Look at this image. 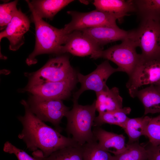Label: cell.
Instances as JSON below:
<instances>
[{"mask_svg":"<svg viewBox=\"0 0 160 160\" xmlns=\"http://www.w3.org/2000/svg\"><path fill=\"white\" fill-rule=\"evenodd\" d=\"M21 103L25 112L17 118L23 126L18 137L29 150H39L43 156L47 157L62 148L78 144L71 137L63 136L39 119L31 111L27 101L23 100Z\"/></svg>","mask_w":160,"mask_h":160,"instance_id":"obj_1","label":"cell"},{"mask_svg":"<svg viewBox=\"0 0 160 160\" xmlns=\"http://www.w3.org/2000/svg\"><path fill=\"white\" fill-rule=\"evenodd\" d=\"M31 17L35 26L36 43L33 52L26 59V63L30 65L37 62L36 57L45 54L60 55L62 46L69 34L64 28L58 29L43 20L28 6Z\"/></svg>","mask_w":160,"mask_h":160,"instance_id":"obj_2","label":"cell"},{"mask_svg":"<svg viewBox=\"0 0 160 160\" xmlns=\"http://www.w3.org/2000/svg\"><path fill=\"white\" fill-rule=\"evenodd\" d=\"M72 108L67 113L66 131L79 145L95 140L92 129L95 117V100L90 105L79 104L77 100H73Z\"/></svg>","mask_w":160,"mask_h":160,"instance_id":"obj_3","label":"cell"},{"mask_svg":"<svg viewBox=\"0 0 160 160\" xmlns=\"http://www.w3.org/2000/svg\"><path fill=\"white\" fill-rule=\"evenodd\" d=\"M128 37L140 48L144 60H160V22L141 19L138 28L129 31Z\"/></svg>","mask_w":160,"mask_h":160,"instance_id":"obj_4","label":"cell"},{"mask_svg":"<svg viewBox=\"0 0 160 160\" xmlns=\"http://www.w3.org/2000/svg\"><path fill=\"white\" fill-rule=\"evenodd\" d=\"M121 44L110 47L105 50L97 51L90 58L96 59L102 58L115 63L122 72L129 76L142 59L141 54H137V47L128 36Z\"/></svg>","mask_w":160,"mask_h":160,"instance_id":"obj_5","label":"cell"},{"mask_svg":"<svg viewBox=\"0 0 160 160\" xmlns=\"http://www.w3.org/2000/svg\"><path fill=\"white\" fill-rule=\"evenodd\" d=\"M25 75L28 79L27 86L46 82L67 80L76 76L77 73L71 66L69 56L60 55L49 60L38 71Z\"/></svg>","mask_w":160,"mask_h":160,"instance_id":"obj_6","label":"cell"},{"mask_svg":"<svg viewBox=\"0 0 160 160\" xmlns=\"http://www.w3.org/2000/svg\"><path fill=\"white\" fill-rule=\"evenodd\" d=\"M31 111L44 122H49L58 128L69 108L62 100L42 98L31 95L27 101Z\"/></svg>","mask_w":160,"mask_h":160,"instance_id":"obj_7","label":"cell"},{"mask_svg":"<svg viewBox=\"0 0 160 160\" xmlns=\"http://www.w3.org/2000/svg\"><path fill=\"white\" fill-rule=\"evenodd\" d=\"M119 71L122 72V71L118 67H113L108 60H106L88 74L84 75L77 73V81L80 83L81 86L74 94L73 100H78L80 95L86 90H92L98 92L108 90L109 89L106 84L107 80L112 74Z\"/></svg>","mask_w":160,"mask_h":160,"instance_id":"obj_8","label":"cell"},{"mask_svg":"<svg viewBox=\"0 0 160 160\" xmlns=\"http://www.w3.org/2000/svg\"><path fill=\"white\" fill-rule=\"evenodd\" d=\"M129 76L126 87L130 96L134 98L141 86L154 84L160 81V60L142 58Z\"/></svg>","mask_w":160,"mask_h":160,"instance_id":"obj_9","label":"cell"},{"mask_svg":"<svg viewBox=\"0 0 160 160\" xmlns=\"http://www.w3.org/2000/svg\"><path fill=\"white\" fill-rule=\"evenodd\" d=\"M67 13L72 18L71 22L63 28L68 34L74 31L96 27H118L115 17L97 9L87 12L70 11Z\"/></svg>","mask_w":160,"mask_h":160,"instance_id":"obj_10","label":"cell"},{"mask_svg":"<svg viewBox=\"0 0 160 160\" xmlns=\"http://www.w3.org/2000/svg\"><path fill=\"white\" fill-rule=\"evenodd\" d=\"M77 81V76L69 79L46 82L27 86L22 89L31 95L47 99L63 100L71 96Z\"/></svg>","mask_w":160,"mask_h":160,"instance_id":"obj_11","label":"cell"},{"mask_svg":"<svg viewBox=\"0 0 160 160\" xmlns=\"http://www.w3.org/2000/svg\"><path fill=\"white\" fill-rule=\"evenodd\" d=\"M30 22L20 9L18 11L6 28L0 33V40L4 38L9 41V49L15 51L24 43V35L29 30Z\"/></svg>","mask_w":160,"mask_h":160,"instance_id":"obj_12","label":"cell"},{"mask_svg":"<svg viewBox=\"0 0 160 160\" xmlns=\"http://www.w3.org/2000/svg\"><path fill=\"white\" fill-rule=\"evenodd\" d=\"M101 50V47L82 31L76 30L68 34L61 51L62 54L69 53L75 56L84 57L91 55Z\"/></svg>","mask_w":160,"mask_h":160,"instance_id":"obj_13","label":"cell"},{"mask_svg":"<svg viewBox=\"0 0 160 160\" xmlns=\"http://www.w3.org/2000/svg\"><path fill=\"white\" fill-rule=\"evenodd\" d=\"M92 129L94 138L102 149L116 156L123 152L126 148L125 137L122 134L108 132L100 127Z\"/></svg>","mask_w":160,"mask_h":160,"instance_id":"obj_14","label":"cell"},{"mask_svg":"<svg viewBox=\"0 0 160 160\" xmlns=\"http://www.w3.org/2000/svg\"><path fill=\"white\" fill-rule=\"evenodd\" d=\"M100 47L112 42L122 41L128 36L129 31L118 27L101 26L81 30Z\"/></svg>","mask_w":160,"mask_h":160,"instance_id":"obj_15","label":"cell"},{"mask_svg":"<svg viewBox=\"0 0 160 160\" xmlns=\"http://www.w3.org/2000/svg\"><path fill=\"white\" fill-rule=\"evenodd\" d=\"M93 4L96 9L113 16L119 23L128 13L136 12L133 0H95Z\"/></svg>","mask_w":160,"mask_h":160,"instance_id":"obj_16","label":"cell"},{"mask_svg":"<svg viewBox=\"0 0 160 160\" xmlns=\"http://www.w3.org/2000/svg\"><path fill=\"white\" fill-rule=\"evenodd\" d=\"M95 107L99 113L114 111L123 108V98L116 87L95 92Z\"/></svg>","mask_w":160,"mask_h":160,"instance_id":"obj_17","label":"cell"},{"mask_svg":"<svg viewBox=\"0 0 160 160\" xmlns=\"http://www.w3.org/2000/svg\"><path fill=\"white\" fill-rule=\"evenodd\" d=\"M71 0H26L38 16L41 18L53 19L60 11L73 1Z\"/></svg>","mask_w":160,"mask_h":160,"instance_id":"obj_18","label":"cell"},{"mask_svg":"<svg viewBox=\"0 0 160 160\" xmlns=\"http://www.w3.org/2000/svg\"><path fill=\"white\" fill-rule=\"evenodd\" d=\"M135 97H137L144 108L145 115L148 113H160V88L151 84L148 87L138 90Z\"/></svg>","mask_w":160,"mask_h":160,"instance_id":"obj_19","label":"cell"},{"mask_svg":"<svg viewBox=\"0 0 160 160\" xmlns=\"http://www.w3.org/2000/svg\"><path fill=\"white\" fill-rule=\"evenodd\" d=\"M131 111L129 107H124L114 111L99 113L95 117L93 127H100L108 124L119 126L124 129L129 118L127 115Z\"/></svg>","mask_w":160,"mask_h":160,"instance_id":"obj_20","label":"cell"},{"mask_svg":"<svg viewBox=\"0 0 160 160\" xmlns=\"http://www.w3.org/2000/svg\"><path fill=\"white\" fill-rule=\"evenodd\" d=\"M32 155L38 160H83L82 147L78 144L62 148L47 157L39 150L33 152Z\"/></svg>","mask_w":160,"mask_h":160,"instance_id":"obj_21","label":"cell"},{"mask_svg":"<svg viewBox=\"0 0 160 160\" xmlns=\"http://www.w3.org/2000/svg\"><path fill=\"white\" fill-rule=\"evenodd\" d=\"M151 119L148 116L129 119L124 129L129 138L127 144L138 142L141 136L146 137L147 126Z\"/></svg>","mask_w":160,"mask_h":160,"instance_id":"obj_22","label":"cell"},{"mask_svg":"<svg viewBox=\"0 0 160 160\" xmlns=\"http://www.w3.org/2000/svg\"><path fill=\"white\" fill-rule=\"evenodd\" d=\"M136 12L141 19L160 22V0H134Z\"/></svg>","mask_w":160,"mask_h":160,"instance_id":"obj_23","label":"cell"},{"mask_svg":"<svg viewBox=\"0 0 160 160\" xmlns=\"http://www.w3.org/2000/svg\"><path fill=\"white\" fill-rule=\"evenodd\" d=\"M82 147L83 160H115L114 156L100 148L95 140Z\"/></svg>","mask_w":160,"mask_h":160,"instance_id":"obj_24","label":"cell"},{"mask_svg":"<svg viewBox=\"0 0 160 160\" xmlns=\"http://www.w3.org/2000/svg\"><path fill=\"white\" fill-rule=\"evenodd\" d=\"M115 160H147L148 155L145 147L135 142L126 144L125 150L121 153L114 156Z\"/></svg>","mask_w":160,"mask_h":160,"instance_id":"obj_25","label":"cell"},{"mask_svg":"<svg viewBox=\"0 0 160 160\" xmlns=\"http://www.w3.org/2000/svg\"><path fill=\"white\" fill-rule=\"evenodd\" d=\"M18 1H14L0 5V30L4 29L12 20L18 10L17 7Z\"/></svg>","mask_w":160,"mask_h":160,"instance_id":"obj_26","label":"cell"},{"mask_svg":"<svg viewBox=\"0 0 160 160\" xmlns=\"http://www.w3.org/2000/svg\"><path fill=\"white\" fill-rule=\"evenodd\" d=\"M153 145H160V114L151 119L147 126L146 137Z\"/></svg>","mask_w":160,"mask_h":160,"instance_id":"obj_27","label":"cell"},{"mask_svg":"<svg viewBox=\"0 0 160 160\" xmlns=\"http://www.w3.org/2000/svg\"><path fill=\"white\" fill-rule=\"evenodd\" d=\"M3 150L5 153L15 155L18 160H38L8 141L4 144Z\"/></svg>","mask_w":160,"mask_h":160,"instance_id":"obj_28","label":"cell"},{"mask_svg":"<svg viewBox=\"0 0 160 160\" xmlns=\"http://www.w3.org/2000/svg\"><path fill=\"white\" fill-rule=\"evenodd\" d=\"M145 147L147 153V160H160V145L155 146L149 143Z\"/></svg>","mask_w":160,"mask_h":160,"instance_id":"obj_29","label":"cell"},{"mask_svg":"<svg viewBox=\"0 0 160 160\" xmlns=\"http://www.w3.org/2000/svg\"><path fill=\"white\" fill-rule=\"evenodd\" d=\"M155 85H156L159 88H160V81L157 83H156L155 84H154Z\"/></svg>","mask_w":160,"mask_h":160,"instance_id":"obj_30","label":"cell"}]
</instances>
